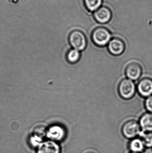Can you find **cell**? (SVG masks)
<instances>
[{
  "mask_svg": "<svg viewBox=\"0 0 152 153\" xmlns=\"http://www.w3.org/2000/svg\"><path fill=\"white\" fill-rule=\"evenodd\" d=\"M92 39L93 43L96 45L104 46L110 41L111 34L109 30L104 27H97L93 30Z\"/></svg>",
  "mask_w": 152,
  "mask_h": 153,
  "instance_id": "obj_1",
  "label": "cell"
},
{
  "mask_svg": "<svg viewBox=\"0 0 152 153\" xmlns=\"http://www.w3.org/2000/svg\"><path fill=\"white\" fill-rule=\"evenodd\" d=\"M69 41L74 49L78 51H83L86 47V37L81 30H73L70 34Z\"/></svg>",
  "mask_w": 152,
  "mask_h": 153,
  "instance_id": "obj_2",
  "label": "cell"
},
{
  "mask_svg": "<svg viewBox=\"0 0 152 153\" xmlns=\"http://www.w3.org/2000/svg\"><path fill=\"white\" fill-rule=\"evenodd\" d=\"M118 91L120 95L123 99H130L135 93V85L132 80L124 79L120 83Z\"/></svg>",
  "mask_w": 152,
  "mask_h": 153,
  "instance_id": "obj_3",
  "label": "cell"
},
{
  "mask_svg": "<svg viewBox=\"0 0 152 153\" xmlns=\"http://www.w3.org/2000/svg\"><path fill=\"white\" fill-rule=\"evenodd\" d=\"M140 125L135 120H130L123 125L122 133L124 136L128 139H134L140 135L142 132Z\"/></svg>",
  "mask_w": 152,
  "mask_h": 153,
  "instance_id": "obj_4",
  "label": "cell"
},
{
  "mask_svg": "<svg viewBox=\"0 0 152 153\" xmlns=\"http://www.w3.org/2000/svg\"><path fill=\"white\" fill-rule=\"evenodd\" d=\"M46 136L51 141L61 142L65 139L66 131L65 128L60 125H53L47 128Z\"/></svg>",
  "mask_w": 152,
  "mask_h": 153,
  "instance_id": "obj_5",
  "label": "cell"
},
{
  "mask_svg": "<svg viewBox=\"0 0 152 153\" xmlns=\"http://www.w3.org/2000/svg\"><path fill=\"white\" fill-rule=\"evenodd\" d=\"M93 17L97 23L106 24L111 20L112 13L109 8L103 6L94 12Z\"/></svg>",
  "mask_w": 152,
  "mask_h": 153,
  "instance_id": "obj_6",
  "label": "cell"
},
{
  "mask_svg": "<svg viewBox=\"0 0 152 153\" xmlns=\"http://www.w3.org/2000/svg\"><path fill=\"white\" fill-rule=\"evenodd\" d=\"M37 153H60L61 148L57 142L48 140L41 143L37 147Z\"/></svg>",
  "mask_w": 152,
  "mask_h": 153,
  "instance_id": "obj_7",
  "label": "cell"
},
{
  "mask_svg": "<svg viewBox=\"0 0 152 153\" xmlns=\"http://www.w3.org/2000/svg\"><path fill=\"white\" fill-rule=\"evenodd\" d=\"M125 48L124 42L118 38H114L111 39L108 44L109 51L113 55L118 56L124 52Z\"/></svg>",
  "mask_w": 152,
  "mask_h": 153,
  "instance_id": "obj_8",
  "label": "cell"
},
{
  "mask_svg": "<svg viewBox=\"0 0 152 153\" xmlns=\"http://www.w3.org/2000/svg\"><path fill=\"white\" fill-rule=\"evenodd\" d=\"M137 90L143 97H148L152 95V79L144 78L140 81L137 85Z\"/></svg>",
  "mask_w": 152,
  "mask_h": 153,
  "instance_id": "obj_9",
  "label": "cell"
},
{
  "mask_svg": "<svg viewBox=\"0 0 152 153\" xmlns=\"http://www.w3.org/2000/svg\"><path fill=\"white\" fill-rule=\"evenodd\" d=\"M142 73V67L137 63H131L126 68V75L129 79L131 80L138 79L141 76Z\"/></svg>",
  "mask_w": 152,
  "mask_h": 153,
  "instance_id": "obj_10",
  "label": "cell"
},
{
  "mask_svg": "<svg viewBox=\"0 0 152 153\" xmlns=\"http://www.w3.org/2000/svg\"><path fill=\"white\" fill-rule=\"evenodd\" d=\"M139 125L144 132H152V113L144 114L140 119Z\"/></svg>",
  "mask_w": 152,
  "mask_h": 153,
  "instance_id": "obj_11",
  "label": "cell"
},
{
  "mask_svg": "<svg viewBox=\"0 0 152 153\" xmlns=\"http://www.w3.org/2000/svg\"><path fill=\"white\" fill-rule=\"evenodd\" d=\"M145 147V146L142 138L136 137L132 139L129 144V148L131 152H142L144 150Z\"/></svg>",
  "mask_w": 152,
  "mask_h": 153,
  "instance_id": "obj_12",
  "label": "cell"
},
{
  "mask_svg": "<svg viewBox=\"0 0 152 153\" xmlns=\"http://www.w3.org/2000/svg\"><path fill=\"white\" fill-rule=\"evenodd\" d=\"M84 4L90 12H93L101 7L103 0H84Z\"/></svg>",
  "mask_w": 152,
  "mask_h": 153,
  "instance_id": "obj_13",
  "label": "cell"
},
{
  "mask_svg": "<svg viewBox=\"0 0 152 153\" xmlns=\"http://www.w3.org/2000/svg\"><path fill=\"white\" fill-rule=\"evenodd\" d=\"M80 54L79 51L75 49H72L69 51L67 54L68 61L71 63L76 62L80 58Z\"/></svg>",
  "mask_w": 152,
  "mask_h": 153,
  "instance_id": "obj_14",
  "label": "cell"
},
{
  "mask_svg": "<svg viewBox=\"0 0 152 153\" xmlns=\"http://www.w3.org/2000/svg\"><path fill=\"white\" fill-rule=\"evenodd\" d=\"M140 135L145 146L152 148V132H142Z\"/></svg>",
  "mask_w": 152,
  "mask_h": 153,
  "instance_id": "obj_15",
  "label": "cell"
},
{
  "mask_svg": "<svg viewBox=\"0 0 152 153\" xmlns=\"http://www.w3.org/2000/svg\"><path fill=\"white\" fill-rule=\"evenodd\" d=\"M29 144L33 147H37L43 142V138L33 134L30 137Z\"/></svg>",
  "mask_w": 152,
  "mask_h": 153,
  "instance_id": "obj_16",
  "label": "cell"
},
{
  "mask_svg": "<svg viewBox=\"0 0 152 153\" xmlns=\"http://www.w3.org/2000/svg\"><path fill=\"white\" fill-rule=\"evenodd\" d=\"M46 131H47V129L45 126L40 125L35 127L33 130V134H35L43 138L44 137L46 136Z\"/></svg>",
  "mask_w": 152,
  "mask_h": 153,
  "instance_id": "obj_17",
  "label": "cell"
},
{
  "mask_svg": "<svg viewBox=\"0 0 152 153\" xmlns=\"http://www.w3.org/2000/svg\"><path fill=\"white\" fill-rule=\"evenodd\" d=\"M145 106L146 109L152 113V95L149 96L145 101Z\"/></svg>",
  "mask_w": 152,
  "mask_h": 153,
  "instance_id": "obj_18",
  "label": "cell"
},
{
  "mask_svg": "<svg viewBox=\"0 0 152 153\" xmlns=\"http://www.w3.org/2000/svg\"><path fill=\"white\" fill-rule=\"evenodd\" d=\"M144 153H152V148H147Z\"/></svg>",
  "mask_w": 152,
  "mask_h": 153,
  "instance_id": "obj_19",
  "label": "cell"
},
{
  "mask_svg": "<svg viewBox=\"0 0 152 153\" xmlns=\"http://www.w3.org/2000/svg\"><path fill=\"white\" fill-rule=\"evenodd\" d=\"M87 153H94L92 152H87Z\"/></svg>",
  "mask_w": 152,
  "mask_h": 153,
  "instance_id": "obj_20",
  "label": "cell"
},
{
  "mask_svg": "<svg viewBox=\"0 0 152 153\" xmlns=\"http://www.w3.org/2000/svg\"><path fill=\"white\" fill-rule=\"evenodd\" d=\"M137 153L131 152V153Z\"/></svg>",
  "mask_w": 152,
  "mask_h": 153,
  "instance_id": "obj_21",
  "label": "cell"
}]
</instances>
